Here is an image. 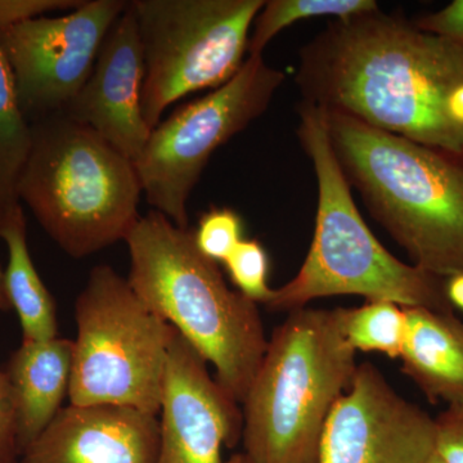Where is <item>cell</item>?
I'll list each match as a JSON object with an SVG mask.
<instances>
[{
  "mask_svg": "<svg viewBox=\"0 0 463 463\" xmlns=\"http://www.w3.org/2000/svg\"><path fill=\"white\" fill-rule=\"evenodd\" d=\"M75 319L70 404L120 405L157 416L175 328L106 264L90 270Z\"/></svg>",
  "mask_w": 463,
  "mask_h": 463,
  "instance_id": "7",
  "label": "cell"
},
{
  "mask_svg": "<svg viewBox=\"0 0 463 463\" xmlns=\"http://www.w3.org/2000/svg\"><path fill=\"white\" fill-rule=\"evenodd\" d=\"M16 419L14 402L5 371L0 370V463H17Z\"/></svg>",
  "mask_w": 463,
  "mask_h": 463,
  "instance_id": "26",
  "label": "cell"
},
{
  "mask_svg": "<svg viewBox=\"0 0 463 463\" xmlns=\"http://www.w3.org/2000/svg\"><path fill=\"white\" fill-rule=\"evenodd\" d=\"M298 138L315 167L318 203L315 234L297 276L274 289L270 312H294L317 298L354 295L402 307L455 313L446 279L395 258L365 224L335 156L325 112L301 102Z\"/></svg>",
  "mask_w": 463,
  "mask_h": 463,
  "instance_id": "4",
  "label": "cell"
},
{
  "mask_svg": "<svg viewBox=\"0 0 463 463\" xmlns=\"http://www.w3.org/2000/svg\"><path fill=\"white\" fill-rule=\"evenodd\" d=\"M129 2L90 0L66 16L0 30L18 103L30 123L62 114L91 74L100 45Z\"/></svg>",
  "mask_w": 463,
  "mask_h": 463,
  "instance_id": "10",
  "label": "cell"
},
{
  "mask_svg": "<svg viewBox=\"0 0 463 463\" xmlns=\"http://www.w3.org/2000/svg\"><path fill=\"white\" fill-rule=\"evenodd\" d=\"M9 309H11V306H9L7 294H5V272H3L2 269H0V310Z\"/></svg>",
  "mask_w": 463,
  "mask_h": 463,
  "instance_id": "28",
  "label": "cell"
},
{
  "mask_svg": "<svg viewBox=\"0 0 463 463\" xmlns=\"http://www.w3.org/2000/svg\"><path fill=\"white\" fill-rule=\"evenodd\" d=\"M32 130L18 194L43 230L75 259L125 241L141 218L133 161L63 114L32 123Z\"/></svg>",
  "mask_w": 463,
  "mask_h": 463,
  "instance_id": "6",
  "label": "cell"
},
{
  "mask_svg": "<svg viewBox=\"0 0 463 463\" xmlns=\"http://www.w3.org/2000/svg\"><path fill=\"white\" fill-rule=\"evenodd\" d=\"M323 112L337 163L374 221L425 272L463 273V158Z\"/></svg>",
  "mask_w": 463,
  "mask_h": 463,
  "instance_id": "2",
  "label": "cell"
},
{
  "mask_svg": "<svg viewBox=\"0 0 463 463\" xmlns=\"http://www.w3.org/2000/svg\"><path fill=\"white\" fill-rule=\"evenodd\" d=\"M413 24L422 32L463 45V0H453L440 11L417 18Z\"/></svg>",
  "mask_w": 463,
  "mask_h": 463,
  "instance_id": "25",
  "label": "cell"
},
{
  "mask_svg": "<svg viewBox=\"0 0 463 463\" xmlns=\"http://www.w3.org/2000/svg\"><path fill=\"white\" fill-rule=\"evenodd\" d=\"M265 0H134L146 78L142 112L152 130L176 100L230 81L246 61Z\"/></svg>",
  "mask_w": 463,
  "mask_h": 463,
  "instance_id": "8",
  "label": "cell"
},
{
  "mask_svg": "<svg viewBox=\"0 0 463 463\" xmlns=\"http://www.w3.org/2000/svg\"><path fill=\"white\" fill-rule=\"evenodd\" d=\"M32 145V123L20 108L14 75L0 52V228L23 212L18 185Z\"/></svg>",
  "mask_w": 463,
  "mask_h": 463,
  "instance_id": "18",
  "label": "cell"
},
{
  "mask_svg": "<svg viewBox=\"0 0 463 463\" xmlns=\"http://www.w3.org/2000/svg\"><path fill=\"white\" fill-rule=\"evenodd\" d=\"M286 74L249 56L230 81L173 112L134 163L148 205L188 228L187 203L213 154L268 111Z\"/></svg>",
  "mask_w": 463,
  "mask_h": 463,
  "instance_id": "9",
  "label": "cell"
},
{
  "mask_svg": "<svg viewBox=\"0 0 463 463\" xmlns=\"http://www.w3.org/2000/svg\"><path fill=\"white\" fill-rule=\"evenodd\" d=\"M225 463H252L250 461L248 457L243 455V453H237V455H233L231 457L230 459H228Z\"/></svg>",
  "mask_w": 463,
  "mask_h": 463,
  "instance_id": "29",
  "label": "cell"
},
{
  "mask_svg": "<svg viewBox=\"0 0 463 463\" xmlns=\"http://www.w3.org/2000/svg\"><path fill=\"white\" fill-rule=\"evenodd\" d=\"M428 463H447V462L444 461V459H441L440 457H439L437 455V453H434V455H432L430 457V459H429Z\"/></svg>",
  "mask_w": 463,
  "mask_h": 463,
  "instance_id": "30",
  "label": "cell"
},
{
  "mask_svg": "<svg viewBox=\"0 0 463 463\" xmlns=\"http://www.w3.org/2000/svg\"><path fill=\"white\" fill-rule=\"evenodd\" d=\"M145 78L138 23L129 2L100 45L87 83L62 114L90 128L136 163L152 133L142 112Z\"/></svg>",
  "mask_w": 463,
  "mask_h": 463,
  "instance_id": "13",
  "label": "cell"
},
{
  "mask_svg": "<svg viewBox=\"0 0 463 463\" xmlns=\"http://www.w3.org/2000/svg\"><path fill=\"white\" fill-rule=\"evenodd\" d=\"M242 233L243 223L239 213L230 207H214L200 219L194 237L201 254L215 263H224L243 240Z\"/></svg>",
  "mask_w": 463,
  "mask_h": 463,
  "instance_id": "22",
  "label": "cell"
},
{
  "mask_svg": "<svg viewBox=\"0 0 463 463\" xmlns=\"http://www.w3.org/2000/svg\"><path fill=\"white\" fill-rule=\"evenodd\" d=\"M402 373L431 404L463 399V322L455 313L403 307Z\"/></svg>",
  "mask_w": 463,
  "mask_h": 463,
  "instance_id": "16",
  "label": "cell"
},
{
  "mask_svg": "<svg viewBox=\"0 0 463 463\" xmlns=\"http://www.w3.org/2000/svg\"><path fill=\"white\" fill-rule=\"evenodd\" d=\"M379 8L374 0H268L250 33L248 56L263 54L270 41L298 21L313 17L345 18Z\"/></svg>",
  "mask_w": 463,
  "mask_h": 463,
  "instance_id": "19",
  "label": "cell"
},
{
  "mask_svg": "<svg viewBox=\"0 0 463 463\" xmlns=\"http://www.w3.org/2000/svg\"><path fill=\"white\" fill-rule=\"evenodd\" d=\"M404 334V309L392 301H365L364 306L345 309L346 340L355 352L383 353L397 359Z\"/></svg>",
  "mask_w": 463,
  "mask_h": 463,
  "instance_id": "20",
  "label": "cell"
},
{
  "mask_svg": "<svg viewBox=\"0 0 463 463\" xmlns=\"http://www.w3.org/2000/svg\"><path fill=\"white\" fill-rule=\"evenodd\" d=\"M345 309L301 307L274 328L242 402V453L252 463H319L326 421L358 367Z\"/></svg>",
  "mask_w": 463,
  "mask_h": 463,
  "instance_id": "5",
  "label": "cell"
},
{
  "mask_svg": "<svg viewBox=\"0 0 463 463\" xmlns=\"http://www.w3.org/2000/svg\"><path fill=\"white\" fill-rule=\"evenodd\" d=\"M444 288H446L448 303L452 309L463 313V273L447 277Z\"/></svg>",
  "mask_w": 463,
  "mask_h": 463,
  "instance_id": "27",
  "label": "cell"
},
{
  "mask_svg": "<svg viewBox=\"0 0 463 463\" xmlns=\"http://www.w3.org/2000/svg\"><path fill=\"white\" fill-rule=\"evenodd\" d=\"M435 453L447 463H463V399L435 417Z\"/></svg>",
  "mask_w": 463,
  "mask_h": 463,
  "instance_id": "23",
  "label": "cell"
},
{
  "mask_svg": "<svg viewBox=\"0 0 463 463\" xmlns=\"http://www.w3.org/2000/svg\"><path fill=\"white\" fill-rule=\"evenodd\" d=\"M303 100L463 158L447 99L463 83V45L380 7L335 18L298 51Z\"/></svg>",
  "mask_w": 463,
  "mask_h": 463,
  "instance_id": "1",
  "label": "cell"
},
{
  "mask_svg": "<svg viewBox=\"0 0 463 463\" xmlns=\"http://www.w3.org/2000/svg\"><path fill=\"white\" fill-rule=\"evenodd\" d=\"M434 453V417L399 395L376 365L358 364L326 421L319 463H428Z\"/></svg>",
  "mask_w": 463,
  "mask_h": 463,
  "instance_id": "11",
  "label": "cell"
},
{
  "mask_svg": "<svg viewBox=\"0 0 463 463\" xmlns=\"http://www.w3.org/2000/svg\"><path fill=\"white\" fill-rule=\"evenodd\" d=\"M0 239L5 241L8 251L5 294L9 306L16 310L23 340L47 341L58 337L56 303L33 265L27 246L24 212L0 228Z\"/></svg>",
  "mask_w": 463,
  "mask_h": 463,
  "instance_id": "17",
  "label": "cell"
},
{
  "mask_svg": "<svg viewBox=\"0 0 463 463\" xmlns=\"http://www.w3.org/2000/svg\"><path fill=\"white\" fill-rule=\"evenodd\" d=\"M74 340H23L9 356L7 377L21 453L42 434L62 410L71 383Z\"/></svg>",
  "mask_w": 463,
  "mask_h": 463,
  "instance_id": "15",
  "label": "cell"
},
{
  "mask_svg": "<svg viewBox=\"0 0 463 463\" xmlns=\"http://www.w3.org/2000/svg\"><path fill=\"white\" fill-rule=\"evenodd\" d=\"M84 0H0V30L45 16L51 12L80 7Z\"/></svg>",
  "mask_w": 463,
  "mask_h": 463,
  "instance_id": "24",
  "label": "cell"
},
{
  "mask_svg": "<svg viewBox=\"0 0 463 463\" xmlns=\"http://www.w3.org/2000/svg\"><path fill=\"white\" fill-rule=\"evenodd\" d=\"M157 416L120 405L62 408L17 463H157Z\"/></svg>",
  "mask_w": 463,
  "mask_h": 463,
  "instance_id": "14",
  "label": "cell"
},
{
  "mask_svg": "<svg viewBox=\"0 0 463 463\" xmlns=\"http://www.w3.org/2000/svg\"><path fill=\"white\" fill-rule=\"evenodd\" d=\"M225 269L237 291L257 304L267 306L274 289L269 288V258L257 240H242L225 259Z\"/></svg>",
  "mask_w": 463,
  "mask_h": 463,
  "instance_id": "21",
  "label": "cell"
},
{
  "mask_svg": "<svg viewBox=\"0 0 463 463\" xmlns=\"http://www.w3.org/2000/svg\"><path fill=\"white\" fill-rule=\"evenodd\" d=\"M125 242L134 291L214 365L219 385L242 404L268 346L258 304L228 288L194 231L161 213L141 216Z\"/></svg>",
  "mask_w": 463,
  "mask_h": 463,
  "instance_id": "3",
  "label": "cell"
},
{
  "mask_svg": "<svg viewBox=\"0 0 463 463\" xmlns=\"http://www.w3.org/2000/svg\"><path fill=\"white\" fill-rule=\"evenodd\" d=\"M157 463H222L223 447L242 440L243 414L176 331L164 374Z\"/></svg>",
  "mask_w": 463,
  "mask_h": 463,
  "instance_id": "12",
  "label": "cell"
}]
</instances>
